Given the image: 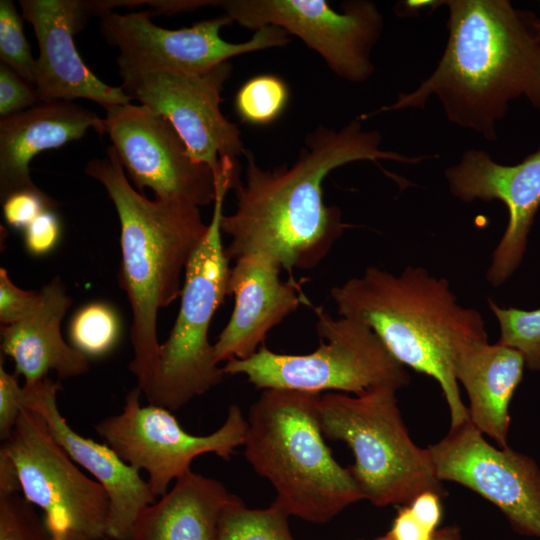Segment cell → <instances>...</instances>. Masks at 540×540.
<instances>
[{
	"label": "cell",
	"instance_id": "cell-1",
	"mask_svg": "<svg viewBox=\"0 0 540 540\" xmlns=\"http://www.w3.org/2000/svg\"><path fill=\"white\" fill-rule=\"evenodd\" d=\"M381 143L378 131H365L356 119L340 130L318 126L291 166L265 170L246 149L245 180L233 188L236 209L220 222L231 237L228 259L263 253L289 271L316 267L349 227L341 210L323 200L322 183L332 170L361 160L417 164L432 157L381 150Z\"/></svg>",
	"mask_w": 540,
	"mask_h": 540
},
{
	"label": "cell",
	"instance_id": "cell-2",
	"mask_svg": "<svg viewBox=\"0 0 540 540\" xmlns=\"http://www.w3.org/2000/svg\"><path fill=\"white\" fill-rule=\"evenodd\" d=\"M448 41L431 75L381 112L424 108L431 96L447 119L496 141L509 102L525 98L540 110V19L507 0H447Z\"/></svg>",
	"mask_w": 540,
	"mask_h": 540
},
{
	"label": "cell",
	"instance_id": "cell-3",
	"mask_svg": "<svg viewBox=\"0 0 540 540\" xmlns=\"http://www.w3.org/2000/svg\"><path fill=\"white\" fill-rule=\"evenodd\" d=\"M338 314L369 326L403 366L435 379L448 404L451 427L469 421L454 362L465 344L487 340L481 314L461 306L445 278L407 267L395 275L369 267L333 287Z\"/></svg>",
	"mask_w": 540,
	"mask_h": 540
},
{
	"label": "cell",
	"instance_id": "cell-4",
	"mask_svg": "<svg viewBox=\"0 0 540 540\" xmlns=\"http://www.w3.org/2000/svg\"><path fill=\"white\" fill-rule=\"evenodd\" d=\"M85 173L100 182L117 211L121 226L122 261L119 273L131 310L133 359L129 364L143 394L149 389L158 363L159 309L182 291L181 275L208 230L199 207L150 200L134 189L112 146L94 158Z\"/></svg>",
	"mask_w": 540,
	"mask_h": 540
},
{
	"label": "cell",
	"instance_id": "cell-5",
	"mask_svg": "<svg viewBox=\"0 0 540 540\" xmlns=\"http://www.w3.org/2000/svg\"><path fill=\"white\" fill-rule=\"evenodd\" d=\"M320 394L266 389L249 410L244 454L274 487L273 503L289 516L325 523L362 495L325 443Z\"/></svg>",
	"mask_w": 540,
	"mask_h": 540
},
{
	"label": "cell",
	"instance_id": "cell-6",
	"mask_svg": "<svg viewBox=\"0 0 540 540\" xmlns=\"http://www.w3.org/2000/svg\"><path fill=\"white\" fill-rule=\"evenodd\" d=\"M318 416L325 438L345 442L355 462L349 470L362 499L376 506L408 505L423 492L442 496L428 449L409 436L397 405L396 390L374 388L349 396H320Z\"/></svg>",
	"mask_w": 540,
	"mask_h": 540
},
{
	"label": "cell",
	"instance_id": "cell-7",
	"mask_svg": "<svg viewBox=\"0 0 540 540\" xmlns=\"http://www.w3.org/2000/svg\"><path fill=\"white\" fill-rule=\"evenodd\" d=\"M235 180L230 170L218 174L208 230L186 266L179 312L168 339L160 345L154 377L144 394L149 404L170 411L204 394L225 375L215 361L208 330L227 295L230 260L222 243L220 222L225 195L233 189Z\"/></svg>",
	"mask_w": 540,
	"mask_h": 540
},
{
	"label": "cell",
	"instance_id": "cell-8",
	"mask_svg": "<svg viewBox=\"0 0 540 540\" xmlns=\"http://www.w3.org/2000/svg\"><path fill=\"white\" fill-rule=\"evenodd\" d=\"M319 347L302 355L275 353L264 345L249 358L231 359L223 373L242 374L257 389L318 393L341 391L360 395L374 388L396 391L410 377L376 333L355 319L333 318L316 309Z\"/></svg>",
	"mask_w": 540,
	"mask_h": 540
},
{
	"label": "cell",
	"instance_id": "cell-9",
	"mask_svg": "<svg viewBox=\"0 0 540 540\" xmlns=\"http://www.w3.org/2000/svg\"><path fill=\"white\" fill-rule=\"evenodd\" d=\"M207 6L247 29L276 26L297 36L346 81L361 83L374 72L370 54L383 16L371 1H348L340 11L325 0H207Z\"/></svg>",
	"mask_w": 540,
	"mask_h": 540
},
{
	"label": "cell",
	"instance_id": "cell-10",
	"mask_svg": "<svg viewBox=\"0 0 540 540\" xmlns=\"http://www.w3.org/2000/svg\"><path fill=\"white\" fill-rule=\"evenodd\" d=\"M0 451L14 464L24 498L43 510L48 530L69 528L94 540L106 539L105 490L76 466L36 411L23 405Z\"/></svg>",
	"mask_w": 540,
	"mask_h": 540
},
{
	"label": "cell",
	"instance_id": "cell-11",
	"mask_svg": "<svg viewBox=\"0 0 540 540\" xmlns=\"http://www.w3.org/2000/svg\"><path fill=\"white\" fill-rule=\"evenodd\" d=\"M137 386L125 397L122 411L94 425L97 434L125 462L148 474L153 495L163 496L170 483L191 470L192 461L214 453L229 460L236 447L244 444L248 422L237 405L228 408L222 426L204 436L184 430L171 411L140 402Z\"/></svg>",
	"mask_w": 540,
	"mask_h": 540
},
{
	"label": "cell",
	"instance_id": "cell-12",
	"mask_svg": "<svg viewBox=\"0 0 540 540\" xmlns=\"http://www.w3.org/2000/svg\"><path fill=\"white\" fill-rule=\"evenodd\" d=\"M231 71L229 61L199 73L119 67L124 92L167 119L191 156L217 175L226 159L246 150L239 128L220 108Z\"/></svg>",
	"mask_w": 540,
	"mask_h": 540
},
{
	"label": "cell",
	"instance_id": "cell-13",
	"mask_svg": "<svg viewBox=\"0 0 540 540\" xmlns=\"http://www.w3.org/2000/svg\"><path fill=\"white\" fill-rule=\"evenodd\" d=\"M153 16V11L120 14L113 10L99 16L102 36L119 50L118 67L199 73L232 57L284 47L291 41L284 29L266 26L245 42H227L220 31L232 21L224 14L176 30L155 25Z\"/></svg>",
	"mask_w": 540,
	"mask_h": 540
},
{
	"label": "cell",
	"instance_id": "cell-14",
	"mask_svg": "<svg viewBox=\"0 0 540 540\" xmlns=\"http://www.w3.org/2000/svg\"><path fill=\"white\" fill-rule=\"evenodd\" d=\"M105 133L131 181L155 199L196 207L214 202L218 175L196 161L172 124L153 110L135 104L105 110Z\"/></svg>",
	"mask_w": 540,
	"mask_h": 540
},
{
	"label": "cell",
	"instance_id": "cell-15",
	"mask_svg": "<svg viewBox=\"0 0 540 540\" xmlns=\"http://www.w3.org/2000/svg\"><path fill=\"white\" fill-rule=\"evenodd\" d=\"M427 449L440 481L478 493L517 533L540 538V469L530 457L491 445L470 421L451 427Z\"/></svg>",
	"mask_w": 540,
	"mask_h": 540
},
{
	"label": "cell",
	"instance_id": "cell-16",
	"mask_svg": "<svg viewBox=\"0 0 540 540\" xmlns=\"http://www.w3.org/2000/svg\"><path fill=\"white\" fill-rule=\"evenodd\" d=\"M445 175L456 198L464 202L496 199L507 207L508 224L486 274L489 283L498 287L521 263L540 206V148L514 165L497 163L487 152L469 149Z\"/></svg>",
	"mask_w": 540,
	"mask_h": 540
},
{
	"label": "cell",
	"instance_id": "cell-17",
	"mask_svg": "<svg viewBox=\"0 0 540 540\" xmlns=\"http://www.w3.org/2000/svg\"><path fill=\"white\" fill-rule=\"evenodd\" d=\"M21 14L39 47L34 86L40 102L87 99L107 110L132 100L121 86L100 80L80 57L74 35L94 15L90 1L20 0Z\"/></svg>",
	"mask_w": 540,
	"mask_h": 540
},
{
	"label": "cell",
	"instance_id": "cell-18",
	"mask_svg": "<svg viewBox=\"0 0 540 540\" xmlns=\"http://www.w3.org/2000/svg\"><path fill=\"white\" fill-rule=\"evenodd\" d=\"M60 389V384L48 377L34 384H24L23 405L42 417L56 442L105 490L109 500L106 539L130 540L137 516L154 503L156 497L140 471L111 447L84 437L70 427L57 405Z\"/></svg>",
	"mask_w": 540,
	"mask_h": 540
},
{
	"label": "cell",
	"instance_id": "cell-19",
	"mask_svg": "<svg viewBox=\"0 0 540 540\" xmlns=\"http://www.w3.org/2000/svg\"><path fill=\"white\" fill-rule=\"evenodd\" d=\"M281 265L269 255L241 256L230 268L227 295L234 296L230 320L213 344L215 361L246 359L268 332L300 304L296 286L280 278Z\"/></svg>",
	"mask_w": 540,
	"mask_h": 540
},
{
	"label": "cell",
	"instance_id": "cell-20",
	"mask_svg": "<svg viewBox=\"0 0 540 540\" xmlns=\"http://www.w3.org/2000/svg\"><path fill=\"white\" fill-rule=\"evenodd\" d=\"M89 129L105 134L104 119L73 101L40 102L19 113L0 118V197L37 187L31 160L42 151L80 140Z\"/></svg>",
	"mask_w": 540,
	"mask_h": 540
},
{
	"label": "cell",
	"instance_id": "cell-21",
	"mask_svg": "<svg viewBox=\"0 0 540 540\" xmlns=\"http://www.w3.org/2000/svg\"><path fill=\"white\" fill-rule=\"evenodd\" d=\"M71 303L56 277L39 290V301L28 316L1 325V352L13 360L15 373L24 377L25 385L43 380L50 371L60 379L88 372V358L61 335V321Z\"/></svg>",
	"mask_w": 540,
	"mask_h": 540
},
{
	"label": "cell",
	"instance_id": "cell-22",
	"mask_svg": "<svg viewBox=\"0 0 540 540\" xmlns=\"http://www.w3.org/2000/svg\"><path fill=\"white\" fill-rule=\"evenodd\" d=\"M525 364L518 350L488 340L465 344L455 358V377L469 398V421L499 447H507L509 404Z\"/></svg>",
	"mask_w": 540,
	"mask_h": 540
},
{
	"label": "cell",
	"instance_id": "cell-23",
	"mask_svg": "<svg viewBox=\"0 0 540 540\" xmlns=\"http://www.w3.org/2000/svg\"><path fill=\"white\" fill-rule=\"evenodd\" d=\"M237 496L192 470L137 516L130 540H217L223 509Z\"/></svg>",
	"mask_w": 540,
	"mask_h": 540
},
{
	"label": "cell",
	"instance_id": "cell-24",
	"mask_svg": "<svg viewBox=\"0 0 540 540\" xmlns=\"http://www.w3.org/2000/svg\"><path fill=\"white\" fill-rule=\"evenodd\" d=\"M288 518L274 503L265 509H251L237 496L222 511L217 540H295Z\"/></svg>",
	"mask_w": 540,
	"mask_h": 540
},
{
	"label": "cell",
	"instance_id": "cell-25",
	"mask_svg": "<svg viewBox=\"0 0 540 540\" xmlns=\"http://www.w3.org/2000/svg\"><path fill=\"white\" fill-rule=\"evenodd\" d=\"M121 324L117 312L103 302L89 303L80 308L69 324L71 345L87 358H97L111 352L119 341Z\"/></svg>",
	"mask_w": 540,
	"mask_h": 540
},
{
	"label": "cell",
	"instance_id": "cell-26",
	"mask_svg": "<svg viewBox=\"0 0 540 540\" xmlns=\"http://www.w3.org/2000/svg\"><path fill=\"white\" fill-rule=\"evenodd\" d=\"M288 100L289 89L282 78L273 74H260L239 88L234 103L243 122L268 125L284 112Z\"/></svg>",
	"mask_w": 540,
	"mask_h": 540
},
{
	"label": "cell",
	"instance_id": "cell-27",
	"mask_svg": "<svg viewBox=\"0 0 540 540\" xmlns=\"http://www.w3.org/2000/svg\"><path fill=\"white\" fill-rule=\"evenodd\" d=\"M500 326L498 343L518 350L530 370H540V308L527 311L502 308L488 300Z\"/></svg>",
	"mask_w": 540,
	"mask_h": 540
},
{
	"label": "cell",
	"instance_id": "cell-28",
	"mask_svg": "<svg viewBox=\"0 0 540 540\" xmlns=\"http://www.w3.org/2000/svg\"><path fill=\"white\" fill-rule=\"evenodd\" d=\"M23 20L13 1H0V63L34 85L36 59L25 38Z\"/></svg>",
	"mask_w": 540,
	"mask_h": 540
},
{
	"label": "cell",
	"instance_id": "cell-29",
	"mask_svg": "<svg viewBox=\"0 0 540 540\" xmlns=\"http://www.w3.org/2000/svg\"><path fill=\"white\" fill-rule=\"evenodd\" d=\"M0 540H51L44 520L19 492L0 493Z\"/></svg>",
	"mask_w": 540,
	"mask_h": 540
},
{
	"label": "cell",
	"instance_id": "cell-30",
	"mask_svg": "<svg viewBox=\"0 0 540 540\" xmlns=\"http://www.w3.org/2000/svg\"><path fill=\"white\" fill-rule=\"evenodd\" d=\"M1 202L6 223L22 230L45 210L56 206L54 200L38 187L14 191Z\"/></svg>",
	"mask_w": 540,
	"mask_h": 540
},
{
	"label": "cell",
	"instance_id": "cell-31",
	"mask_svg": "<svg viewBox=\"0 0 540 540\" xmlns=\"http://www.w3.org/2000/svg\"><path fill=\"white\" fill-rule=\"evenodd\" d=\"M40 99L34 85L0 63V118L24 111Z\"/></svg>",
	"mask_w": 540,
	"mask_h": 540
},
{
	"label": "cell",
	"instance_id": "cell-32",
	"mask_svg": "<svg viewBox=\"0 0 540 540\" xmlns=\"http://www.w3.org/2000/svg\"><path fill=\"white\" fill-rule=\"evenodd\" d=\"M39 301V291L23 290L0 269V321L2 325L17 323L28 316Z\"/></svg>",
	"mask_w": 540,
	"mask_h": 540
},
{
	"label": "cell",
	"instance_id": "cell-33",
	"mask_svg": "<svg viewBox=\"0 0 540 540\" xmlns=\"http://www.w3.org/2000/svg\"><path fill=\"white\" fill-rule=\"evenodd\" d=\"M23 408V386L18 375L7 372L0 359V439L5 441L11 435Z\"/></svg>",
	"mask_w": 540,
	"mask_h": 540
},
{
	"label": "cell",
	"instance_id": "cell-34",
	"mask_svg": "<svg viewBox=\"0 0 540 540\" xmlns=\"http://www.w3.org/2000/svg\"><path fill=\"white\" fill-rule=\"evenodd\" d=\"M24 244L27 251L35 256L51 252L61 236V221L54 209H47L24 230Z\"/></svg>",
	"mask_w": 540,
	"mask_h": 540
},
{
	"label": "cell",
	"instance_id": "cell-35",
	"mask_svg": "<svg viewBox=\"0 0 540 540\" xmlns=\"http://www.w3.org/2000/svg\"><path fill=\"white\" fill-rule=\"evenodd\" d=\"M389 532L394 540H431L435 533L415 517L409 505L398 509Z\"/></svg>",
	"mask_w": 540,
	"mask_h": 540
},
{
	"label": "cell",
	"instance_id": "cell-36",
	"mask_svg": "<svg viewBox=\"0 0 540 540\" xmlns=\"http://www.w3.org/2000/svg\"><path fill=\"white\" fill-rule=\"evenodd\" d=\"M442 496L435 492H423L415 497L408 505L415 517L431 532L437 530L442 517Z\"/></svg>",
	"mask_w": 540,
	"mask_h": 540
},
{
	"label": "cell",
	"instance_id": "cell-37",
	"mask_svg": "<svg viewBox=\"0 0 540 540\" xmlns=\"http://www.w3.org/2000/svg\"><path fill=\"white\" fill-rule=\"evenodd\" d=\"M21 492L16 469L10 458L0 451V493Z\"/></svg>",
	"mask_w": 540,
	"mask_h": 540
},
{
	"label": "cell",
	"instance_id": "cell-38",
	"mask_svg": "<svg viewBox=\"0 0 540 540\" xmlns=\"http://www.w3.org/2000/svg\"><path fill=\"white\" fill-rule=\"evenodd\" d=\"M48 531L51 534V540H94L69 528H54Z\"/></svg>",
	"mask_w": 540,
	"mask_h": 540
},
{
	"label": "cell",
	"instance_id": "cell-39",
	"mask_svg": "<svg viewBox=\"0 0 540 540\" xmlns=\"http://www.w3.org/2000/svg\"><path fill=\"white\" fill-rule=\"evenodd\" d=\"M431 540H461L460 530L456 526L437 529Z\"/></svg>",
	"mask_w": 540,
	"mask_h": 540
},
{
	"label": "cell",
	"instance_id": "cell-40",
	"mask_svg": "<svg viewBox=\"0 0 540 540\" xmlns=\"http://www.w3.org/2000/svg\"><path fill=\"white\" fill-rule=\"evenodd\" d=\"M373 540H394V538L392 537V535L390 534V532L382 535V536H379Z\"/></svg>",
	"mask_w": 540,
	"mask_h": 540
},
{
	"label": "cell",
	"instance_id": "cell-41",
	"mask_svg": "<svg viewBox=\"0 0 540 540\" xmlns=\"http://www.w3.org/2000/svg\"><path fill=\"white\" fill-rule=\"evenodd\" d=\"M105 540H110V539H105Z\"/></svg>",
	"mask_w": 540,
	"mask_h": 540
}]
</instances>
